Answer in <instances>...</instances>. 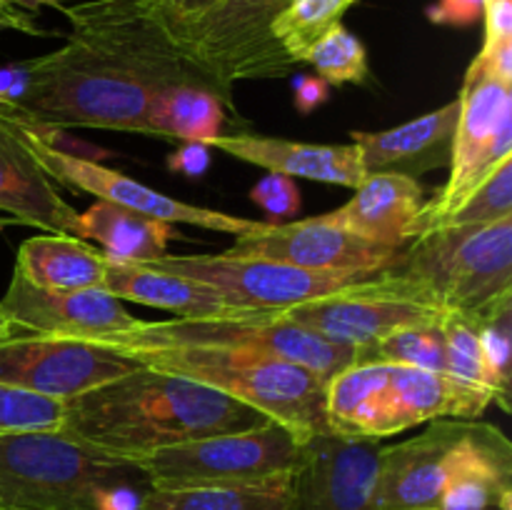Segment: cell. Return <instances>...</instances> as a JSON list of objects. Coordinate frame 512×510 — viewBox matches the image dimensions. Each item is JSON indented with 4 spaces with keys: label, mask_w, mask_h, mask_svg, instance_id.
Instances as JSON below:
<instances>
[{
    "label": "cell",
    "mask_w": 512,
    "mask_h": 510,
    "mask_svg": "<svg viewBox=\"0 0 512 510\" xmlns=\"http://www.w3.org/2000/svg\"><path fill=\"white\" fill-rule=\"evenodd\" d=\"M268 420L210 385L143 365L65 400L58 433L100 453L135 460L168 445L238 433Z\"/></svg>",
    "instance_id": "cell-1"
},
{
    "label": "cell",
    "mask_w": 512,
    "mask_h": 510,
    "mask_svg": "<svg viewBox=\"0 0 512 510\" xmlns=\"http://www.w3.org/2000/svg\"><path fill=\"white\" fill-rule=\"evenodd\" d=\"M23 88L0 113L28 128H100L155 138L153 100L143 83L88 38L23 63Z\"/></svg>",
    "instance_id": "cell-2"
},
{
    "label": "cell",
    "mask_w": 512,
    "mask_h": 510,
    "mask_svg": "<svg viewBox=\"0 0 512 510\" xmlns=\"http://www.w3.org/2000/svg\"><path fill=\"white\" fill-rule=\"evenodd\" d=\"M390 270L428 290L445 313L490 323L512 310V218L428 230Z\"/></svg>",
    "instance_id": "cell-3"
},
{
    "label": "cell",
    "mask_w": 512,
    "mask_h": 510,
    "mask_svg": "<svg viewBox=\"0 0 512 510\" xmlns=\"http://www.w3.org/2000/svg\"><path fill=\"white\" fill-rule=\"evenodd\" d=\"M118 485H150L133 460L55 430L0 435V510H103Z\"/></svg>",
    "instance_id": "cell-4"
},
{
    "label": "cell",
    "mask_w": 512,
    "mask_h": 510,
    "mask_svg": "<svg viewBox=\"0 0 512 510\" xmlns=\"http://www.w3.org/2000/svg\"><path fill=\"white\" fill-rule=\"evenodd\" d=\"M143 365L210 385L300 438L328 433L325 380L300 365L235 348L128 350Z\"/></svg>",
    "instance_id": "cell-5"
},
{
    "label": "cell",
    "mask_w": 512,
    "mask_h": 510,
    "mask_svg": "<svg viewBox=\"0 0 512 510\" xmlns=\"http://www.w3.org/2000/svg\"><path fill=\"white\" fill-rule=\"evenodd\" d=\"M290 3L293 0H220L195 18L170 23L148 18L208 78L225 105H233L230 93L243 80L293 75L295 65L270 38V25Z\"/></svg>",
    "instance_id": "cell-6"
},
{
    "label": "cell",
    "mask_w": 512,
    "mask_h": 510,
    "mask_svg": "<svg viewBox=\"0 0 512 510\" xmlns=\"http://www.w3.org/2000/svg\"><path fill=\"white\" fill-rule=\"evenodd\" d=\"M100 345V343H98ZM120 350L155 348H235L250 353L288 360L318 375L328 383L333 375L360 363V348L335 343L318 333L285 323L275 310L245 315V318H175L163 323L140 320L133 330L118 335L110 343Z\"/></svg>",
    "instance_id": "cell-7"
},
{
    "label": "cell",
    "mask_w": 512,
    "mask_h": 510,
    "mask_svg": "<svg viewBox=\"0 0 512 510\" xmlns=\"http://www.w3.org/2000/svg\"><path fill=\"white\" fill-rule=\"evenodd\" d=\"M303 445L305 438L268 420L258 428L168 445L133 463L143 470L150 488L245 483L293 473Z\"/></svg>",
    "instance_id": "cell-8"
},
{
    "label": "cell",
    "mask_w": 512,
    "mask_h": 510,
    "mask_svg": "<svg viewBox=\"0 0 512 510\" xmlns=\"http://www.w3.org/2000/svg\"><path fill=\"white\" fill-rule=\"evenodd\" d=\"M275 315L335 343L368 348L400 328L440 323L445 310L428 290L388 265L323 298L275 310Z\"/></svg>",
    "instance_id": "cell-9"
},
{
    "label": "cell",
    "mask_w": 512,
    "mask_h": 510,
    "mask_svg": "<svg viewBox=\"0 0 512 510\" xmlns=\"http://www.w3.org/2000/svg\"><path fill=\"white\" fill-rule=\"evenodd\" d=\"M458 100L450 175L435 200L425 203L415 238L433 230L480 180L512 155V85L470 63Z\"/></svg>",
    "instance_id": "cell-10"
},
{
    "label": "cell",
    "mask_w": 512,
    "mask_h": 510,
    "mask_svg": "<svg viewBox=\"0 0 512 510\" xmlns=\"http://www.w3.org/2000/svg\"><path fill=\"white\" fill-rule=\"evenodd\" d=\"M158 270L198 280L218 290L228 303L243 310H285L308 300L323 298L368 275L318 273L293 268L278 260L250 255H168L153 260Z\"/></svg>",
    "instance_id": "cell-11"
},
{
    "label": "cell",
    "mask_w": 512,
    "mask_h": 510,
    "mask_svg": "<svg viewBox=\"0 0 512 510\" xmlns=\"http://www.w3.org/2000/svg\"><path fill=\"white\" fill-rule=\"evenodd\" d=\"M138 368L143 363L133 353L113 345L48 335L0 340V383L63 403Z\"/></svg>",
    "instance_id": "cell-12"
},
{
    "label": "cell",
    "mask_w": 512,
    "mask_h": 510,
    "mask_svg": "<svg viewBox=\"0 0 512 510\" xmlns=\"http://www.w3.org/2000/svg\"><path fill=\"white\" fill-rule=\"evenodd\" d=\"M10 118V115H8ZM23 125V123H20ZM25 138H28L30 148H33L35 158L45 168V173L60 185L68 188L83 190V193L95 195L98 200L105 203L120 205L133 213L148 215V218L163 220V223H185L195 225L203 230H215V233H228V235H245V233H258L268 223H260L253 218H240V215L223 213V210H210L200 208V205L183 203L170 195L160 193V190L148 188V185L138 183V180L128 178V175L118 173L113 168L93 163L80 155L65 153V150L55 148L40 130L28 128L23 125Z\"/></svg>",
    "instance_id": "cell-13"
},
{
    "label": "cell",
    "mask_w": 512,
    "mask_h": 510,
    "mask_svg": "<svg viewBox=\"0 0 512 510\" xmlns=\"http://www.w3.org/2000/svg\"><path fill=\"white\" fill-rule=\"evenodd\" d=\"M0 310L20 335L110 343L140 323L105 290H48L38 288L13 270Z\"/></svg>",
    "instance_id": "cell-14"
},
{
    "label": "cell",
    "mask_w": 512,
    "mask_h": 510,
    "mask_svg": "<svg viewBox=\"0 0 512 510\" xmlns=\"http://www.w3.org/2000/svg\"><path fill=\"white\" fill-rule=\"evenodd\" d=\"M225 253L278 260L318 273L373 275L393 265L400 250L365 243L338 228L328 215H315L293 223H268L258 233L238 235L233 248Z\"/></svg>",
    "instance_id": "cell-15"
},
{
    "label": "cell",
    "mask_w": 512,
    "mask_h": 510,
    "mask_svg": "<svg viewBox=\"0 0 512 510\" xmlns=\"http://www.w3.org/2000/svg\"><path fill=\"white\" fill-rule=\"evenodd\" d=\"M378 453V443L310 435L290 475L288 510H375Z\"/></svg>",
    "instance_id": "cell-16"
},
{
    "label": "cell",
    "mask_w": 512,
    "mask_h": 510,
    "mask_svg": "<svg viewBox=\"0 0 512 510\" xmlns=\"http://www.w3.org/2000/svg\"><path fill=\"white\" fill-rule=\"evenodd\" d=\"M465 425L468 420H430L425 433L380 448L375 510L438 508L450 458L463 438Z\"/></svg>",
    "instance_id": "cell-17"
},
{
    "label": "cell",
    "mask_w": 512,
    "mask_h": 510,
    "mask_svg": "<svg viewBox=\"0 0 512 510\" xmlns=\"http://www.w3.org/2000/svg\"><path fill=\"white\" fill-rule=\"evenodd\" d=\"M0 213L45 233L83 238L80 213L45 173L18 120L0 113Z\"/></svg>",
    "instance_id": "cell-18"
},
{
    "label": "cell",
    "mask_w": 512,
    "mask_h": 510,
    "mask_svg": "<svg viewBox=\"0 0 512 510\" xmlns=\"http://www.w3.org/2000/svg\"><path fill=\"white\" fill-rule=\"evenodd\" d=\"M512 443L493 423L468 420L450 458L440 510H510Z\"/></svg>",
    "instance_id": "cell-19"
},
{
    "label": "cell",
    "mask_w": 512,
    "mask_h": 510,
    "mask_svg": "<svg viewBox=\"0 0 512 510\" xmlns=\"http://www.w3.org/2000/svg\"><path fill=\"white\" fill-rule=\"evenodd\" d=\"M325 423L328 433L358 443L408 430L403 410L390 385L388 363H355L325 383Z\"/></svg>",
    "instance_id": "cell-20"
},
{
    "label": "cell",
    "mask_w": 512,
    "mask_h": 510,
    "mask_svg": "<svg viewBox=\"0 0 512 510\" xmlns=\"http://www.w3.org/2000/svg\"><path fill=\"white\" fill-rule=\"evenodd\" d=\"M203 145L233 158L245 160L250 165L265 168L268 173L285 175V178H305L318 183L343 185V188H358L365 180L363 158L358 145H318L298 143V140L268 138V135H210Z\"/></svg>",
    "instance_id": "cell-21"
},
{
    "label": "cell",
    "mask_w": 512,
    "mask_h": 510,
    "mask_svg": "<svg viewBox=\"0 0 512 510\" xmlns=\"http://www.w3.org/2000/svg\"><path fill=\"white\" fill-rule=\"evenodd\" d=\"M425 188L415 178L398 173H370L355 195L333 213H325L338 228L355 238L390 250H403L415 238L423 213Z\"/></svg>",
    "instance_id": "cell-22"
},
{
    "label": "cell",
    "mask_w": 512,
    "mask_h": 510,
    "mask_svg": "<svg viewBox=\"0 0 512 510\" xmlns=\"http://www.w3.org/2000/svg\"><path fill=\"white\" fill-rule=\"evenodd\" d=\"M460 100L425 113L410 123L378 133L355 130L353 143L358 145L365 173H398L418 180L430 170L450 163L455 125H458Z\"/></svg>",
    "instance_id": "cell-23"
},
{
    "label": "cell",
    "mask_w": 512,
    "mask_h": 510,
    "mask_svg": "<svg viewBox=\"0 0 512 510\" xmlns=\"http://www.w3.org/2000/svg\"><path fill=\"white\" fill-rule=\"evenodd\" d=\"M103 290L118 300H133V303L150 305V308H163L188 320L245 318V315L263 313V310L235 308L218 290L198 283V280L158 270L153 265L123 263V260L113 258H108V265H105Z\"/></svg>",
    "instance_id": "cell-24"
},
{
    "label": "cell",
    "mask_w": 512,
    "mask_h": 510,
    "mask_svg": "<svg viewBox=\"0 0 512 510\" xmlns=\"http://www.w3.org/2000/svg\"><path fill=\"white\" fill-rule=\"evenodd\" d=\"M108 255L83 238L60 233L33 235L15 255V268L38 288L103 290Z\"/></svg>",
    "instance_id": "cell-25"
},
{
    "label": "cell",
    "mask_w": 512,
    "mask_h": 510,
    "mask_svg": "<svg viewBox=\"0 0 512 510\" xmlns=\"http://www.w3.org/2000/svg\"><path fill=\"white\" fill-rule=\"evenodd\" d=\"M390 385L408 428L440 418L478 420L493 403L488 390L475 388L440 370L415 365H390Z\"/></svg>",
    "instance_id": "cell-26"
},
{
    "label": "cell",
    "mask_w": 512,
    "mask_h": 510,
    "mask_svg": "<svg viewBox=\"0 0 512 510\" xmlns=\"http://www.w3.org/2000/svg\"><path fill=\"white\" fill-rule=\"evenodd\" d=\"M83 238L98 240L103 253L123 263H153L163 258L165 248L178 230L163 220L133 213L120 205L98 200L80 213Z\"/></svg>",
    "instance_id": "cell-27"
},
{
    "label": "cell",
    "mask_w": 512,
    "mask_h": 510,
    "mask_svg": "<svg viewBox=\"0 0 512 510\" xmlns=\"http://www.w3.org/2000/svg\"><path fill=\"white\" fill-rule=\"evenodd\" d=\"M290 475L245 483L148 488L138 510H288Z\"/></svg>",
    "instance_id": "cell-28"
},
{
    "label": "cell",
    "mask_w": 512,
    "mask_h": 510,
    "mask_svg": "<svg viewBox=\"0 0 512 510\" xmlns=\"http://www.w3.org/2000/svg\"><path fill=\"white\" fill-rule=\"evenodd\" d=\"M360 0H293L270 25V38L285 58L300 65L325 33L340 25L343 15Z\"/></svg>",
    "instance_id": "cell-29"
},
{
    "label": "cell",
    "mask_w": 512,
    "mask_h": 510,
    "mask_svg": "<svg viewBox=\"0 0 512 510\" xmlns=\"http://www.w3.org/2000/svg\"><path fill=\"white\" fill-rule=\"evenodd\" d=\"M360 363L415 365V368L445 373V345L440 323L395 330L378 343L360 348Z\"/></svg>",
    "instance_id": "cell-30"
},
{
    "label": "cell",
    "mask_w": 512,
    "mask_h": 510,
    "mask_svg": "<svg viewBox=\"0 0 512 510\" xmlns=\"http://www.w3.org/2000/svg\"><path fill=\"white\" fill-rule=\"evenodd\" d=\"M303 63L313 65L318 78H323L328 85H363L370 80V65L365 45L360 43L358 35L350 33L343 23L335 25L330 33H325L323 38L308 50Z\"/></svg>",
    "instance_id": "cell-31"
},
{
    "label": "cell",
    "mask_w": 512,
    "mask_h": 510,
    "mask_svg": "<svg viewBox=\"0 0 512 510\" xmlns=\"http://www.w3.org/2000/svg\"><path fill=\"white\" fill-rule=\"evenodd\" d=\"M440 330H443L445 345V373L463 380V383L475 385V388L488 390L493 395V403H498L488 368H485L480 323H475L468 315L445 313L440 320Z\"/></svg>",
    "instance_id": "cell-32"
},
{
    "label": "cell",
    "mask_w": 512,
    "mask_h": 510,
    "mask_svg": "<svg viewBox=\"0 0 512 510\" xmlns=\"http://www.w3.org/2000/svg\"><path fill=\"white\" fill-rule=\"evenodd\" d=\"M503 218H512V155L505 158L488 178L480 180L435 228L485 225Z\"/></svg>",
    "instance_id": "cell-33"
},
{
    "label": "cell",
    "mask_w": 512,
    "mask_h": 510,
    "mask_svg": "<svg viewBox=\"0 0 512 510\" xmlns=\"http://www.w3.org/2000/svg\"><path fill=\"white\" fill-rule=\"evenodd\" d=\"M65 403L0 383V435L63 428Z\"/></svg>",
    "instance_id": "cell-34"
},
{
    "label": "cell",
    "mask_w": 512,
    "mask_h": 510,
    "mask_svg": "<svg viewBox=\"0 0 512 510\" xmlns=\"http://www.w3.org/2000/svg\"><path fill=\"white\" fill-rule=\"evenodd\" d=\"M510 318L512 310L498 315L490 323L480 325V345H483L485 368H488L498 405L505 413L510 410Z\"/></svg>",
    "instance_id": "cell-35"
},
{
    "label": "cell",
    "mask_w": 512,
    "mask_h": 510,
    "mask_svg": "<svg viewBox=\"0 0 512 510\" xmlns=\"http://www.w3.org/2000/svg\"><path fill=\"white\" fill-rule=\"evenodd\" d=\"M250 198H253V203H258L265 213L273 215V218H280V215H295L300 210L298 185H295L293 178H285V175L270 173L268 178H263L253 190H250Z\"/></svg>",
    "instance_id": "cell-36"
},
{
    "label": "cell",
    "mask_w": 512,
    "mask_h": 510,
    "mask_svg": "<svg viewBox=\"0 0 512 510\" xmlns=\"http://www.w3.org/2000/svg\"><path fill=\"white\" fill-rule=\"evenodd\" d=\"M133 3L158 23H170V20L195 18L218 5L220 0H133Z\"/></svg>",
    "instance_id": "cell-37"
},
{
    "label": "cell",
    "mask_w": 512,
    "mask_h": 510,
    "mask_svg": "<svg viewBox=\"0 0 512 510\" xmlns=\"http://www.w3.org/2000/svg\"><path fill=\"white\" fill-rule=\"evenodd\" d=\"M485 0H438L433 8H428V18L438 25H473L483 18Z\"/></svg>",
    "instance_id": "cell-38"
},
{
    "label": "cell",
    "mask_w": 512,
    "mask_h": 510,
    "mask_svg": "<svg viewBox=\"0 0 512 510\" xmlns=\"http://www.w3.org/2000/svg\"><path fill=\"white\" fill-rule=\"evenodd\" d=\"M483 20V48H493V45L512 40V0H485Z\"/></svg>",
    "instance_id": "cell-39"
},
{
    "label": "cell",
    "mask_w": 512,
    "mask_h": 510,
    "mask_svg": "<svg viewBox=\"0 0 512 510\" xmlns=\"http://www.w3.org/2000/svg\"><path fill=\"white\" fill-rule=\"evenodd\" d=\"M208 150V145L203 143H183V148L175 150L168 158V168L173 170V173L198 178V175H203L210 165Z\"/></svg>",
    "instance_id": "cell-40"
},
{
    "label": "cell",
    "mask_w": 512,
    "mask_h": 510,
    "mask_svg": "<svg viewBox=\"0 0 512 510\" xmlns=\"http://www.w3.org/2000/svg\"><path fill=\"white\" fill-rule=\"evenodd\" d=\"M330 85L323 78L313 75V78H295V108L300 113H313L315 108L328 100Z\"/></svg>",
    "instance_id": "cell-41"
},
{
    "label": "cell",
    "mask_w": 512,
    "mask_h": 510,
    "mask_svg": "<svg viewBox=\"0 0 512 510\" xmlns=\"http://www.w3.org/2000/svg\"><path fill=\"white\" fill-rule=\"evenodd\" d=\"M0 30H20V33L28 35H48L43 28L35 25V20L30 15H25L23 10L15 8L8 0H0Z\"/></svg>",
    "instance_id": "cell-42"
},
{
    "label": "cell",
    "mask_w": 512,
    "mask_h": 510,
    "mask_svg": "<svg viewBox=\"0 0 512 510\" xmlns=\"http://www.w3.org/2000/svg\"><path fill=\"white\" fill-rule=\"evenodd\" d=\"M8 3H13L15 8H25V10H38L43 8V5H53V8H63L60 5V0H8Z\"/></svg>",
    "instance_id": "cell-43"
},
{
    "label": "cell",
    "mask_w": 512,
    "mask_h": 510,
    "mask_svg": "<svg viewBox=\"0 0 512 510\" xmlns=\"http://www.w3.org/2000/svg\"><path fill=\"white\" fill-rule=\"evenodd\" d=\"M15 335H20V330L15 328V325L8 320V315H5L3 310H0V340L15 338Z\"/></svg>",
    "instance_id": "cell-44"
},
{
    "label": "cell",
    "mask_w": 512,
    "mask_h": 510,
    "mask_svg": "<svg viewBox=\"0 0 512 510\" xmlns=\"http://www.w3.org/2000/svg\"><path fill=\"white\" fill-rule=\"evenodd\" d=\"M5 223H13V220H10V218H0V225H5Z\"/></svg>",
    "instance_id": "cell-45"
},
{
    "label": "cell",
    "mask_w": 512,
    "mask_h": 510,
    "mask_svg": "<svg viewBox=\"0 0 512 510\" xmlns=\"http://www.w3.org/2000/svg\"><path fill=\"white\" fill-rule=\"evenodd\" d=\"M408 510H440V508H408Z\"/></svg>",
    "instance_id": "cell-46"
}]
</instances>
